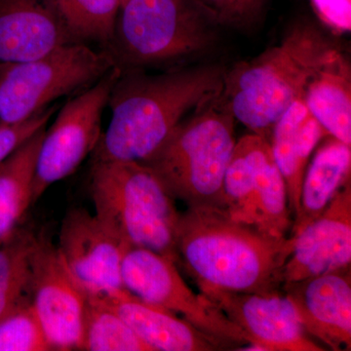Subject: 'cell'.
Returning <instances> with one entry per match:
<instances>
[{
  "instance_id": "cell-8",
  "label": "cell",
  "mask_w": 351,
  "mask_h": 351,
  "mask_svg": "<svg viewBox=\"0 0 351 351\" xmlns=\"http://www.w3.org/2000/svg\"><path fill=\"white\" fill-rule=\"evenodd\" d=\"M124 288L143 301L172 311L204 332L223 350H240L255 345L216 304L196 294L182 278L177 265L144 248H127L122 262Z\"/></svg>"
},
{
  "instance_id": "cell-5",
  "label": "cell",
  "mask_w": 351,
  "mask_h": 351,
  "mask_svg": "<svg viewBox=\"0 0 351 351\" xmlns=\"http://www.w3.org/2000/svg\"><path fill=\"white\" fill-rule=\"evenodd\" d=\"M234 117L225 104L182 121L147 164L175 199L223 208V180L234 149Z\"/></svg>"
},
{
  "instance_id": "cell-27",
  "label": "cell",
  "mask_w": 351,
  "mask_h": 351,
  "mask_svg": "<svg viewBox=\"0 0 351 351\" xmlns=\"http://www.w3.org/2000/svg\"><path fill=\"white\" fill-rule=\"evenodd\" d=\"M57 108L53 106L21 123L0 127V162L41 127L47 125Z\"/></svg>"
},
{
  "instance_id": "cell-23",
  "label": "cell",
  "mask_w": 351,
  "mask_h": 351,
  "mask_svg": "<svg viewBox=\"0 0 351 351\" xmlns=\"http://www.w3.org/2000/svg\"><path fill=\"white\" fill-rule=\"evenodd\" d=\"M80 350L152 351L112 306L94 295L86 298Z\"/></svg>"
},
{
  "instance_id": "cell-3",
  "label": "cell",
  "mask_w": 351,
  "mask_h": 351,
  "mask_svg": "<svg viewBox=\"0 0 351 351\" xmlns=\"http://www.w3.org/2000/svg\"><path fill=\"white\" fill-rule=\"evenodd\" d=\"M339 49L311 25H297L280 44L226 75V107L253 133L267 138L274 124Z\"/></svg>"
},
{
  "instance_id": "cell-13",
  "label": "cell",
  "mask_w": 351,
  "mask_h": 351,
  "mask_svg": "<svg viewBox=\"0 0 351 351\" xmlns=\"http://www.w3.org/2000/svg\"><path fill=\"white\" fill-rule=\"evenodd\" d=\"M291 237L294 244L282 269V285L350 269V181L317 218Z\"/></svg>"
},
{
  "instance_id": "cell-19",
  "label": "cell",
  "mask_w": 351,
  "mask_h": 351,
  "mask_svg": "<svg viewBox=\"0 0 351 351\" xmlns=\"http://www.w3.org/2000/svg\"><path fill=\"white\" fill-rule=\"evenodd\" d=\"M46 126L0 162V244L20 228L27 210L34 205L36 161Z\"/></svg>"
},
{
  "instance_id": "cell-17",
  "label": "cell",
  "mask_w": 351,
  "mask_h": 351,
  "mask_svg": "<svg viewBox=\"0 0 351 351\" xmlns=\"http://www.w3.org/2000/svg\"><path fill=\"white\" fill-rule=\"evenodd\" d=\"M326 130L299 99L279 117L271 131L272 154L286 188L291 215L298 216L302 180L311 157Z\"/></svg>"
},
{
  "instance_id": "cell-9",
  "label": "cell",
  "mask_w": 351,
  "mask_h": 351,
  "mask_svg": "<svg viewBox=\"0 0 351 351\" xmlns=\"http://www.w3.org/2000/svg\"><path fill=\"white\" fill-rule=\"evenodd\" d=\"M121 69L114 66L92 86L69 101L46 128L32 189L34 205L56 182L75 172L92 154L101 136V115Z\"/></svg>"
},
{
  "instance_id": "cell-29",
  "label": "cell",
  "mask_w": 351,
  "mask_h": 351,
  "mask_svg": "<svg viewBox=\"0 0 351 351\" xmlns=\"http://www.w3.org/2000/svg\"><path fill=\"white\" fill-rule=\"evenodd\" d=\"M127 1V0H120V4H121V5H123L124 3H125V2ZM121 7V6H120Z\"/></svg>"
},
{
  "instance_id": "cell-15",
  "label": "cell",
  "mask_w": 351,
  "mask_h": 351,
  "mask_svg": "<svg viewBox=\"0 0 351 351\" xmlns=\"http://www.w3.org/2000/svg\"><path fill=\"white\" fill-rule=\"evenodd\" d=\"M75 43L56 0H0V64L29 61Z\"/></svg>"
},
{
  "instance_id": "cell-20",
  "label": "cell",
  "mask_w": 351,
  "mask_h": 351,
  "mask_svg": "<svg viewBox=\"0 0 351 351\" xmlns=\"http://www.w3.org/2000/svg\"><path fill=\"white\" fill-rule=\"evenodd\" d=\"M304 101L328 135L351 145L350 69L343 55L339 54L314 76Z\"/></svg>"
},
{
  "instance_id": "cell-7",
  "label": "cell",
  "mask_w": 351,
  "mask_h": 351,
  "mask_svg": "<svg viewBox=\"0 0 351 351\" xmlns=\"http://www.w3.org/2000/svg\"><path fill=\"white\" fill-rule=\"evenodd\" d=\"M117 66L107 49L69 43L29 61L0 64V127L21 123L53 101L92 86Z\"/></svg>"
},
{
  "instance_id": "cell-24",
  "label": "cell",
  "mask_w": 351,
  "mask_h": 351,
  "mask_svg": "<svg viewBox=\"0 0 351 351\" xmlns=\"http://www.w3.org/2000/svg\"><path fill=\"white\" fill-rule=\"evenodd\" d=\"M66 31L75 43L95 41L107 48L114 34L120 0H56Z\"/></svg>"
},
{
  "instance_id": "cell-21",
  "label": "cell",
  "mask_w": 351,
  "mask_h": 351,
  "mask_svg": "<svg viewBox=\"0 0 351 351\" xmlns=\"http://www.w3.org/2000/svg\"><path fill=\"white\" fill-rule=\"evenodd\" d=\"M271 154L269 141L258 134L243 136L235 143L223 180V209L232 218L252 225L258 176Z\"/></svg>"
},
{
  "instance_id": "cell-10",
  "label": "cell",
  "mask_w": 351,
  "mask_h": 351,
  "mask_svg": "<svg viewBox=\"0 0 351 351\" xmlns=\"http://www.w3.org/2000/svg\"><path fill=\"white\" fill-rule=\"evenodd\" d=\"M86 298L57 246L39 235L32 258L31 304L51 350H80Z\"/></svg>"
},
{
  "instance_id": "cell-18",
  "label": "cell",
  "mask_w": 351,
  "mask_h": 351,
  "mask_svg": "<svg viewBox=\"0 0 351 351\" xmlns=\"http://www.w3.org/2000/svg\"><path fill=\"white\" fill-rule=\"evenodd\" d=\"M351 145L331 138L309 161L302 180L299 214L293 221L298 234L330 204L339 189L350 181Z\"/></svg>"
},
{
  "instance_id": "cell-12",
  "label": "cell",
  "mask_w": 351,
  "mask_h": 351,
  "mask_svg": "<svg viewBox=\"0 0 351 351\" xmlns=\"http://www.w3.org/2000/svg\"><path fill=\"white\" fill-rule=\"evenodd\" d=\"M199 289L265 351L324 350L308 338L286 295Z\"/></svg>"
},
{
  "instance_id": "cell-11",
  "label": "cell",
  "mask_w": 351,
  "mask_h": 351,
  "mask_svg": "<svg viewBox=\"0 0 351 351\" xmlns=\"http://www.w3.org/2000/svg\"><path fill=\"white\" fill-rule=\"evenodd\" d=\"M71 276L87 295L123 290L122 262L127 247L84 208L64 215L57 246Z\"/></svg>"
},
{
  "instance_id": "cell-1",
  "label": "cell",
  "mask_w": 351,
  "mask_h": 351,
  "mask_svg": "<svg viewBox=\"0 0 351 351\" xmlns=\"http://www.w3.org/2000/svg\"><path fill=\"white\" fill-rule=\"evenodd\" d=\"M225 78L223 69L215 66L156 76L121 71L108 100L112 117L92 152V163L147 162L186 113L221 96Z\"/></svg>"
},
{
  "instance_id": "cell-6",
  "label": "cell",
  "mask_w": 351,
  "mask_h": 351,
  "mask_svg": "<svg viewBox=\"0 0 351 351\" xmlns=\"http://www.w3.org/2000/svg\"><path fill=\"white\" fill-rule=\"evenodd\" d=\"M214 24L196 0H127L105 49L121 69L167 63L206 49Z\"/></svg>"
},
{
  "instance_id": "cell-28",
  "label": "cell",
  "mask_w": 351,
  "mask_h": 351,
  "mask_svg": "<svg viewBox=\"0 0 351 351\" xmlns=\"http://www.w3.org/2000/svg\"><path fill=\"white\" fill-rule=\"evenodd\" d=\"M321 20L339 32L350 31L351 0H311Z\"/></svg>"
},
{
  "instance_id": "cell-25",
  "label": "cell",
  "mask_w": 351,
  "mask_h": 351,
  "mask_svg": "<svg viewBox=\"0 0 351 351\" xmlns=\"http://www.w3.org/2000/svg\"><path fill=\"white\" fill-rule=\"evenodd\" d=\"M51 350L31 301L0 319V351Z\"/></svg>"
},
{
  "instance_id": "cell-26",
  "label": "cell",
  "mask_w": 351,
  "mask_h": 351,
  "mask_svg": "<svg viewBox=\"0 0 351 351\" xmlns=\"http://www.w3.org/2000/svg\"><path fill=\"white\" fill-rule=\"evenodd\" d=\"M216 24L245 25L262 11L265 0H196Z\"/></svg>"
},
{
  "instance_id": "cell-14",
  "label": "cell",
  "mask_w": 351,
  "mask_h": 351,
  "mask_svg": "<svg viewBox=\"0 0 351 351\" xmlns=\"http://www.w3.org/2000/svg\"><path fill=\"white\" fill-rule=\"evenodd\" d=\"M282 287L307 335L330 350H351L350 269Z\"/></svg>"
},
{
  "instance_id": "cell-4",
  "label": "cell",
  "mask_w": 351,
  "mask_h": 351,
  "mask_svg": "<svg viewBox=\"0 0 351 351\" xmlns=\"http://www.w3.org/2000/svg\"><path fill=\"white\" fill-rule=\"evenodd\" d=\"M94 214L127 248H144L179 263L176 234L181 213L160 178L145 163H92Z\"/></svg>"
},
{
  "instance_id": "cell-16",
  "label": "cell",
  "mask_w": 351,
  "mask_h": 351,
  "mask_svg": "<svg viewBox=\"0 0 351 351\" xmlns=\"http://www.w3.org/2000/svg\"><path fill=\"white\" fill-rule=\"evenodd\" d=\"M112 307L152 351H214L213 339L177 314L138 299L123 289L101 297Z\"/></svg>"
},
{
  "instance_id": "cell-22",
  "label": "cell",
  "mask_w": 351,
  "mask_h": 351,
  "mask_svg": "<svg viewBox=\"0 0 351 351\" xmlns=\"http://www.w3.org/2000/svg\"><path fill=\"white\" fill-rule=\"evenodd\" d=\"M38 237L20 226L0 244V319L31 301L32 258Z\"/></svg>"
},
{
  "instance_id": "cell-2",
  "label": "cell",
  "mask_w": 351,
  "mask_h": 351,
  "mask_svg": "<svg viewBox=\"0 0 351 351\" xmlns=\"http://www.w3.org/2000/svg\"><path fill=\"white\" fill-rule=\"evenodd\" d=\"M292 237L277 239L211 205L188 206L176 234L179 263L198 287L232 292H279Z\"/></svg>"
}]
</instances>
